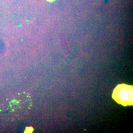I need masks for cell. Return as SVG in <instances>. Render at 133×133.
<instances>
[{"instance_id": "obj_1", "label": "cell", "mask_w": 133, "mask_h": 133, "mask_svg": "<svg viewBox=\"0 0 133 133\" xmlns=\"http://www.w3.org/2000/svg\"><path fill=\"white\" fill-rule=\"evenodd\" d=\"M133 91L132 85L119 84L114 90L112 97L118 104L124 106L133 105Z\"/></svg>"}, {"instance_id": "obj_2", "label": "cell", "mask_w": 133, "mask_h": 133, "mask_svg": "<svg viewBox=\"0 0 133 133\" xmlns=\"http://www.w3.org/2000/svg\"><path fill=\"white\" fill-rule=\"evenodd\" d=\"M48 1H54V0H48Z\"/></svg>"}]
</instances>
